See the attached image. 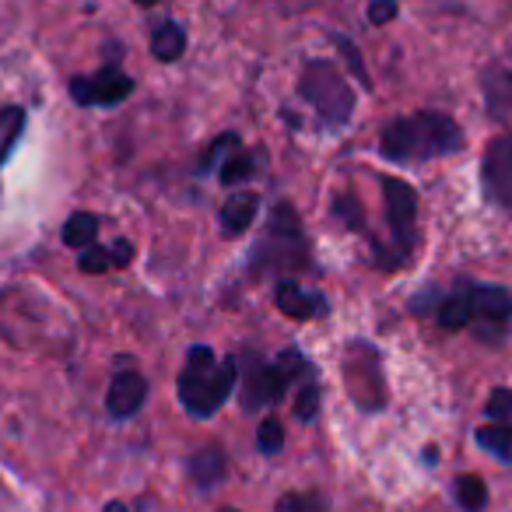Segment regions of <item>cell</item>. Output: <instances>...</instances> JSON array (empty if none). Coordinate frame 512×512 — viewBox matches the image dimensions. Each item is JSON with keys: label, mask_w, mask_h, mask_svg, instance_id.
Returning a JSON list of instances; mask_svg holds the SVG:
<instances>
[{"label": "cell", "mask_w": 512, "mask_h": 512, "mask_svg": "<svg viewBox=\"0 0 512 512\" xmlns=\"http://www.w3.org/2000/svg\"><path fill=\"white\" fill-rule=\"evenodd\" d=\"M463 148V127L446 113H414L386 123L379 134V151L386 162L411 165L453 155Z\"/></svg>", "instance_id": "6da1fadb"}, {"label": "cell", "mask_w": 512, "mask_h": 512, "mask_svg": "<svg viewBox=\"0 0 512 512\" xmlns=\"http://www.w3.org/2000/svg\"><path fill=\"white\" fill-rule=\"evenodd\" d=\"M179 404L186 407V414L193 418H211L221 411V404L228 400V393L235 390V362H218L214 351L207 344H197L186 355V365L179 372Z\"/></svg>", "instance_id": "7a4b0ae2"}, {"label": "cell", "mask_w": 512, "mask_h": 512, "mask_svg": "<svg viewBox=\"0 0 512 512\" xmlns=\"http://www.w3.org/2000/svg\"><path fill=\"white\" fill-rule=\"evenodd\" d=\"M299 376H309V362L299 351H281L274 362L264 358H249L246 369H242V411H264V407L278 404L285 397V390Z\"/></svg>", "instance_id": "3957f363"}, {"label": "cell", "mask_w": 512, "mask_h": 512, "mask_svg": "<svg viewBox=\"0 0 512 512\" xmlns=\"http://www.w3.org/2000/svg\"><path fill=\"white\" fill-rule=\"evenodd\" d=\"M299 95L316 109L327 127H344L351 120V109H355V92L348 88L344 74L337 71L330 60H313L306 64L299 81Z\"/></svg>", "instance_id": "277c9868"}, {"label": "cell", "mask_w": 512, "mask_h": 512, "mask_svg": "<svg viewBox=\"0 0 512 512\" xmlns=\"http://www.w3.org/2000/svg\"><path fill=\"white\" fill-rule=\"evenodd\" d=\"M260 256V271L267 267H299L306 264V239H302V228H299V214H295L292 204H278L267 221V239L264 246L256 249Z\"/></svg>", "instance_id": "5b68a950"}, {"label": "cell", "mask_w": 512, "mask_h": 512, "mask_svg": "<svg viewBox=\"0 0 512 512\" xmlns=\"http://www.w3.org/2000/svg\"><path fill=\"white\" fill-rule=\"evenodd\" d=\"M470 327L477 330V337L488 344H498L509 334L512 323V295L498 285H470Z\"/></svg>", "instance_id": "8992f818"}, {"label": "cell", "mask_w": 512, "mask_h": 512, "mask_svg": "<svg viewBox=\"0 0 512 512\" xmlns=\"http://www.w3.org/2000/svg\"><path fill=\"white\" fill-rule=\"evenodd\" d=\"M383 204L397 249L411 253L418 246V193H414V186H407L404 179L383 176Z\"/></svg>", "instance_id": "52a82bcc"}, {"label": "cell", "mask_w": 512, "mask_h": 512, "mask_svg": "<svg viewBox=\"0 0 512 512\" xmlns=\"http://www.w3.org/2000/svg\"><path fill=\"white\" fill-rule=\"evenodd\" d=\"M134 95V78L123 74L116 64L88 74V78L71 81V99L78 106H120L123 99Z\"/></svg>", "instance_id": "ba28073f"}, {"label": "cell", "mask_w": 512, "mask_h": 512, "mask_svg": "<svg viewBox=\"0 0 512 512\" xmlns=\"http://www.w3.org/2000/svg\"><path fill=\"white\" fill-rule=\"evenodd\" d=\"M481 186L491 204L512 211V137H491L481 162Z\"/></svg>", "instance_id": "9c48e42d"}, {"label": "cell", "mask_w": 512, "mask_h": 512, "mask_svg": "<svg viewBox=\"0 0 512 512\" xmlns=\"http://www.w3.org/2000/svg\"><path fill=\"white\" fill-rule=\"evenodd\" d=\"M144 397H148V383H144L141 372H120V376L109 383L106 393V411L113 418H134L141 411Z\"/></svg>", "instance_id": "30bf717a"}, {"label": "cell", "mask_w": 512, "mask_h": 512, "mask_svg": "<svg viewBox=\"0 0 512 512\" xmlns=\"http://www.w3.org/2000/svg\"><path fill=\"white\" fill-rule=\"evenodd\" d=\"M256 211H260V193H253V190L232 193V197L225 200V207H221V232L242 235L256 221Z\"/></svg>", "instance_id": "8fae6325"}, {"label": "cell", "mask_w": 512, "mask_h": 512, "mask_svg": "<svg viewBox=\"0 0 512 512\" xmlns=\"http://www.w3.org/2000/svg\"><path fill=\"white\" fill-rule=\"evenodd\" d=\"M274 302H278L281 313L292 316V320H313V316L327 313V306H323L320 295L302 292V288L295 285V281H288V278L278 285V292H274Z\"/></svg>", "instance_id": "7c38bea8"}, {"label": "cell", "mask_w": 512, "mask_h": 512, "mask_svg": "<svg viewBox=\"0 0 512 512\" xmlns=\"http://www.w3.org/2000/svg\"><path fill=\"white\" fill-rule=\"evenodd\" d=\"M225 470H228V460H225V453H221L218 446L200 449V453H193V460H190L193 484H197V488H204V491L218 488V484L225 481Z\"/></svg>", "instance_id": "4fadbf2b"}, {"label": "cell", "mask_w": 512, "mask_h": 512, "mask_svg": "<svg viewBox=\"0 0 512 512\" xmlns=\"http://www.w3.org/2000/svg\"><path fill=\"white\" fill-rule=\"evenodd\" d=\"M186 50V32L179 22H158L155 32H151V53H155L162 64H172L179 60Z\"/></svg>", "instance_id": "5bb4252c"}, {"label": "cell", "mask_w": 512, "mask_h": 512, "mask_svg": "<svg viewBox=\"0 0 512 512\" xmlns=\"http://www.w3.org/2000/svg\"><path fill=\"white\" fill-rule=\"evenodd\" d=\"M25 123H29V116H25L22 106H4V109H0V165L8 162V155L15 151L18 137L25 134Z\"/></svg>", "instance_id": "9a60e30c"}, {"label": "cell", "mask_w": 512, "mask_h": 512, "mask_svg": "<svg viewBox=\"0 0 512 512\" xmlns=\"http://www.w3.org/2000/svg\"><path fill=\"white\" fill-rule=\"evenodd\" d=\"M474 439H477V446L495 456V460L512 463V425H481Z\"/></svg>", "instance_id": "2e32d148"}, {"label": "cell", "mask_w": 512, "mask_h": 512, "mask_svg": "<svg viewBox=\"0 0 512 512\" xmlns=\"http://www.w3.org/2000/svg\"><path fill=\"white\" fill-rule=\"evenodd\" d=\"M95 235H99V218H95V214L78 211V214H71V218H67V225H64V242H67L71 249H88V246H95Z\"/></svg>", "instance_id": "e0dca14e"}, {"label": "cell", "mask_w": 512, "mask_h": 512, "mask_svg": "<svg viewBox=\"0 0 512 512\" xmlns=\"http://www.w3.org/2000/svg\"><path fill=\"white\" fill-rule=\"evenodd\" d=\"M484 95H488V106L495 116H505V109H512V74L491 71L484 78Z\"/></svg>", "instance_id": "ac0fdd59"}, {"label": "cell", "mask_w": 512, "mask_h": 512, "mask_svg": "<svg viewBox=\"0 0 512 512\" xmlns=\"http://www.w3.org/2000/svg\"><path fill=\"white\" fill-rule=\"evenodd\" d=\"M456 502L463 512H481L488 505V488L477 474H463L456 477Z\"/></svg>", "instance_id": "d6986e66"}, {"label": "cell", "mask_w": 512, "mask_h": 512, "mask_svg": "<svg viewBox=\"0 0 512 512\" xmlns=\"http://www.w3.org/2000/svg\"><path fill=\"white\" fill-rule=\"evenodd\" d=\"M439 327L442 330H463V327H470V299H467V288H463L460 295H449V299L439 306Z\"/></svg>", "instance_id": "ffe728a7"}, {"label": "cell", "mask_w": 512, "mask_h": 512, "mask_svg": "<svg viewBox=\"0 0 512 512\" xmlns=\"http://www.w3.org/2000/svg\"><path fill=\"white\" fill-rule=\"evenodd\" d=\"M253 172H256L253 155H249V151H232V155L225 158V165H221V183L239 186V183H246Z\"/></svg>", "instance_id": "44dd1931"}, {"label": "cell", "mask_w": 512, "mask_h": 512, "mask_svg": "<svg viewBox=\"0 0 512 512\" xmlns=\"http://www.w3.org/2000/svg\"><path fill=\"white\" fill-rule=\"evenodd\" d=\"M256 446H260V453L274 456L285 446V425L278 418H264L260 421V432H256Z\"/></svg>", "instance_id": "7402d4cb"}, {"label": "cell", "mask_w": 512, "mask_h": 512, "mask_svg": "<svg viewBox=\"0 0 512 512\" xmlns=\"http://www.w3.org/2000/svg\"><path fill=\"white\" fill-rule=\"evenodd\" d=\"M232 151H239V137H235V134H221L218 141L207 148V155L200 158V172H211V169H218V165H225V158L232 155Z\"/></svg>", "instance_id": "603a6c76"}, {"label": "cell", "mask_w": 512, "mask_h": 512, "mask_svg": "<svg viewBox=\"0 0 512 512\" xmlns=\"http://www.w3.org/2000/svg\"><path fill=\"white\" fill-rule=\"evenodd\" d=\"M488 418L495 421V425H509L512 421V390H505V386H498V390H491L488 397Z\"/></svg>", "instance_id": "cb8c5ba5"}, {"label": "cell", "mask_w": 512, "mask_h": 512, "mask_svg": "<svg viewBox=\"0 0 512 512\" xmlns=\"http://www.w3.org/2000/svg\"><path fill=\"white\" fill-rule=\"evenodd\" d=\"M316 407H320V386L309 379V383H302L299 397H295V418H299V421H313L316 418Z\"/></svg>", "instance_id": "d4e9b609"}, {"label": "cell", "mask_w": 512, "mask_h": 512, "mask_svg": "<svg viewBox=\"0 0 512 512\" xmlns=\"http://www.w3.org/2000/svg\"><path fill=\"white\" fill-rule=\"evenodd\" d=\"M78 267L85 274H102L109 267V249L106 246H88L85 253H81Z\"/></svg>", "instance_id": "484cf974"}, {"label": "cell", "mask_w": 512, "mask_h": 512, "mask_svg": "<svg viewBox=\"0 0 512 512\" xmlns=\"http://www.w3.org/2000/svg\"><path fill=\"white\" fill-rule=\"evenodd\" d=\"M397 0H369V25H390L397 18Z\"/></svg>", "instance_id": "4316f807"}, {"label": "cell", "mask_w": 512, "mask_h": 512, "mask_svg": "<svg viewBox=\"0 0 512 512\" xmlns=\"http://www.w3.org/2000/svg\"><path fill=\"white\" fill-rule=\"evenodd\" d=\"M337 46L344 50V57H348V64H351V71H355V78L362 81L365 88H369V71H365V64H362V57H358V50H355V43L351 39H344V36H337L334 39Z\"/></svg>", "instance_id": "83f0119b"}, {"label": "cell", "mask_w": 512, "mask_h": 512, "mask_svg": "<svg viewBox=\"0 0 512 512\" xmlns=\"http://www.w3.org/2000/svg\"><path fill=\"white\" fill-rule=\"evenodd\" d=\"M109 249V267H127L130 260H134V246H130L127 239H116L113 246H106Z\"/></svg>", "instance_id": "f1b7e54d"}, {"label": "cell", "mask_w": 512, "mask_h": 512, "mask_svg": "<svg viewBox=\"0 0 512 512\" xmlns=\"http://www.w3.org/2000/svg\"><path fill=\"white\" fill-rule=\"evenodd\" d=\"M337 214H341L344 225H351V228H358V221H362V207H358L351 197H341V200H337Z\"/></svg>", "instance_id": "f546056e"}, {"label": "cell", "mask_w": 512, "mask_h": 512, "mask_svg": "<svg viewBox=\"0 0 512 512\" xmlns=\"http://www.w3.org/2000/svg\"><path fill=\"white\" fill-rule=\"evenodd\" d=\"M106 512H127V505H123V502H109Z\"/></svg>", "instance_id": "4dcf8cb0"}, {"label": "cell", "mask_w": 512, "mask_h": 512, "mask_svg": "<svg viewBox=\"0 0 512 512\" xmlns=\"http://www.w3.org/2000/svg\"><path fill=\"white\" fill-rule=\"evenodd\" d=\"M134 4H141V8H151V4H158V0H134Z\"/></svg>", "instance_id": "1f68e13d"}, {"label": "cell", "mask_w": 512, "mask_h": 512, "mask_svg": "<svg viewBox=\"0 0 512 512\" xmlns=\"http://www.w3.org/2000/svg\"><path fill=\"white\" fill-rule=\"evenodd\" d=\"M218 512H239V509H218Z\"/></svg>", "instance_id": "d6a6232c"}]
</instances>
